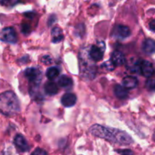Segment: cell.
I'll return each mask as SVG.
<instances>
[{"mask_svg": "<svg viewBox=\"0 0 155 155\" xmlns=\"http://www.w3.org/2000/svg\"><path fill=\"white\" fill-rule=\"evenodd\" d=\"M114 32L116 33L115 34L117 36L121 38H127L130 36V34H131V31H130V28L124 25L117 26L114 29Z\"/></svg>", "mask_w": 155, "mask_h": 155, "instance_id": "30bf717a", "label": "cell"}, {"mask_svg": "<svg viewBox=\"0 0 155 155\" xmlns=\"http://www.w3.org/2000/svg\"><path fill=\"white\" fill-rule=\"evenodd\" d=\"M111 61L117 66H120L126 63V58L124 54L122 52L118 51H115L111 54Z\"/></svg>", "mask_w": 155, "mask_h": 155, "instance_id": "9c48e42d", "label": "cell"}, {"mask_svg": "<svg viewBox=\"0 0 155 155\" xmlns=\"http://www.w3.org/2000/svg\"><path fill=\"white\" fill-rule=\"evenodd\" d=\"M154 139H155V133H154Z\"/></svg>", "mask_w": 155, "mask_h": 155, "instance_id": "d4e9b609", "label": "cell"}, {"mask_svg": "<svg viewBox=\"0 0 155 155\" xmlns=\"http://www.w3.org/2000/svg\"><path fill=\"white\" fill-rule=\"evenodd\" d=\"M31 155H48V153L44 149H42L40 148H37L33 151Z\"/></svg>", "mask_w": 155, "mask_h": 155, "instance_id": "ffe728a7", "label": "cell"}, {"mask_svg": "<svg viewBox=\"0 0 155 155\" xmlns=\"http://www.w3.org/2000/svg\"><path fill=\"white\" fill-rule=\"evenodd\" d=\"M140 72L144 77L147 78L151 77L154 73L152 64L148 61H142L140 63Z\"/></svg>", "mask_w": 155, "mask_h": 155, "instance_id": "5b68a950", "label": "cell"}, {"mask_svg": "<svg viewBox=\"0 0 155 155\" xmlns=\"http://www.w3.org/2000/svg\"><path fill=\"white\" fill-rule=\"evenodd\" d=\"M149 27L151 30L155 31V20H153V21H151V22H150Z\"/></svg>", "mask_w": 155, "mask_h": 155, "instance_id": "603a6c76", "label": "cell"}, {"mask_svg": "<svg viewBox=\"0 0 155 155\" xmlns=\"http://www.w3.org/2000/svg\"><path fill=\"white\" fill-rule=\"evenodd\" d=\"M20 102L17 95L12 91L0 94V113L5 116H14L20 111Z\"/></svg>", "mask_w": 155, "mask_h": 155, "instance_id": "7a4b0ae2", "label": "cell"}, {"mask_svg": "<svg viewBox=\"0 0 155 155\" xmlns=\"http://www.w3.org/2000/svg\"><path fill=\"white\" fill-rule=\"evenodd\" d=\"M10 1L11 0H0V4L3 5H5L8 4Z\"/></svg>", "mask_w": 155, "mask_h": 155, "instance_id": "cb8c5ba5", "label": "cell"}, {"mask_svg": "<svg viewBox=\"0 0 155 155\" xmlns=\"http://www.w3.org/2000/svg\"><path fill=\"white\" fill-rule=\"evenodd\" d=\"M73 81L68 76L63 75L59 78L58 85L62 88H68L72 85Z\"/></svg>", "mask_w": 155, "mask_h": 155, "instance_id": "2e32d148", "label": "cell"}, {"mask_svg": "<svg viewBox=\"0 0 155 155\" xmlns=\"http://www.w3.org/2000/svg\"><path fill=\"white\" fill-rule=\"evenodd\" d=\"M64 39L63 31L58 27H55L51 30V42L54 43H58Z\"/></svg>", "mask_w": 155, "mask_h": 155, "instance_id": "4fadbf2b", "label": "cell"}, {"mask_svg": "<svg viewBox=\"0 0 155 155\" xmlns=\"http://www.w3.org/2000/svg\"><path fill=\"white\" fill-rule=\"evenodd\" d=\"M114 93L118 98L124 99L128 96V89L124 87V86H121V85H116L114 86Z\"/></svg>", "mask_w": 155, "mask_h": 155, "instance_id": "5bb4252c", "label": "cell"}, {"mask_svg": "<svg viewBox=\"0 0 155 155\" xmlns=\"http://www.w3.org/2000/svg\"><path fill=\"white\" fill-rule=\"evenodd\" d=\"M145 86L149 91H155V79H148Z\"/></svg>", "mask_w": 155, "mask_h": 155, "instance_id": "d6986e66", "label": "cell"}, {"mask_svg": "<svg viewBox=\"0 0 155 155\" xmlns=\"http://www.w3.org/2000/svg\"><path fill=\"white\" fill-rule=\"evenodd\" d=\"M41 61L43 64H50L52 62V58H51V56L45 55L42 58Z\"/></svg>", "mask_w": 155, "mask_h": 155, "instance_id": "44dd1931", "label": "cell"}, {"mask_svg": "<svg viewBox=\"0 0 155 155\" xmlns=\"http://www.w3.org/2000/svg\"><path fill=\"white\" fill-rule=\"evenodd\" d=\"M24 75L27 77V80L34 86H38L40 83L41 78H42L41 72L36 68H27L24 71Z\"/></svg>", "mask_w": 155, "mask_h": 155, "instance_id": "3957f363", "label": "cell"}, {"mask_svg": "<svg viewBox=\"0 0 155 155\" xmlns=\"http://www.w3.org/2000/svg\"><path fill=\"white\" fill-rule=\"evenodd\" d=\"M1 39L9 43H15L18 40L17 33L13 27H5L1 32Z\"/></svg>", "mask_w": 155, "mask_h": 155, "instance_id": "277c9868", "label": "cell"}, {"mask_svg": "<svg viewBox=\"0 0 155 155\" xmlns=\"http://www.w3.org/2000/svg\"><path fill=\"white\" fill-rule=\"evenodd\" d=\"M138 80L133 76H127L123 80V86L127 89H134L138 86Z\"/></svg>", "mask_w": 155, "mask_h": 155, "instance_id": "8fae6325", "label": "cell"}, {"mask_svg": "<svg viewBox=\"0 0 155 155\" xmlns=\"http://www.w3.org/2000/svg\"><path fill=\"white\" fill-rule=\"evenodd\" d=\"M92 135L101 139H106L109 142L123 145H129L133 143L131 136L126 132L117 129L106 127L99 124H95L89 129Z\"/></svg>", "mask_w": 155, "mask_h": 155, "instance_id": "6da1fadb", "label": "cell"}, {"mask_svg": "<svg viewBox=\"0 0 155 155\" xmlns=\"http://www.w3.org/2000/svg\"><path fill=\"white\" fill-rule=\"evenodd\" d=\"M45 75L49 80H54V79L57 78L58 77L59 70L57 68H54V67H51V68L47 69Z\"/></svg>", "mask_w": 155, "mask_h": 155, "instance_id": "e0dca14e", "label": "cell"}, {"mask_svg": "<svg viewBox=\"0 0 155 155\" xmlns=\"http://www.w3.org/2000/svg\"><path fill=\"white\" fill-rule=\"evenodd\" d=\"M118 153H120L121 155H133V151L131 150L125 149V150H118Z\"/></svg>", "mask_w": 155, "mask_h": 155, "instance_id": "7402d4cb", "label": "cell"}, {"mask_svg": "<svg viewBox=\"0 0 155 155\" xmlns=\"http://www.w3.org/2000/svg\"><path fill=\"white\" fill-rule=\"evenodd\" d=\"M44 89H45V92L49 95H56L58 92V87L54 82L49 81L45 83Z\"/></svg>", "mask_w": 155, "mask_h": 155, "instance_id": "9a60e30c", "label": "cell"}, {"mask_svg": "<svg viewBox=\"0 0 155 155\" xmlns=\"http://www.w3.org/2000/svg\"><path fill=\"white\" fill-rule=\"evenodd\" d=\"M114 64L110 61H105L104 64H101V68L106 71H111L114 69Z\"/></svg>", "mask_w": 155, "mask_h": 155, "instance_id": "ac0fdd59", "label": "cell"}, {"mask_svg": "<svg viewBox=\"0 0 155 155\" xmlns=\"http://www.w3.org/2000/svg\"><path fill=\"white\" fill-rule=\"evenodd\" d=\"M103 51L98 45H92L89 50V57L95 61H99L103 58Z\"/></svg>", "mask_w": 155, "mask_h": 155, "instance_id": "8992f818", "label": "cell"}, {"mask_svg": "<svg viewBox=\"0 0 155 155\" xmlns=\"http://www.w3.org/2000/svg\"><path fill=\"white\" fill-rule=\"evenodd\" d=\"M142 48H143V51L146 54H154L155 52V42L151 39H145L143 42Z\"/></svg>", "mask_w": 155, "mask_h": 155, "instance_id": "7c38bea8", "label": "cell"}, {"mask_svg": "<svg viewBox=\"0 0 155 155\" xmlns=\"http://www.w3.org/2000/svg\"><path fill=\"white\" fill-rule=\"evenodd\" d=\"M15 144L21 151H27L30 148L25 138L21 135H17L15 138Z\"/></svg>", "mask_w": 155, "mask_h": 155, "instance_id": "52a82bcc", "label": "cell"}, {"mask_svg": "<svg viewBox=\"0 0 155 155\" xmlns=\"http://www.w3.org/2000/svg\"><path fill=\"white\" fill-rule=\"evenodd\" d=\"M77 102V96L73 93H66L62 96L61 104L64 107H72Z\"/></svg>", "mask_w": 155, "mask_h": 155, "instance_id": "ba28073f", "label": "cell"}]
</instances>
